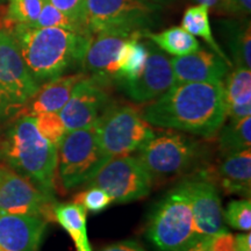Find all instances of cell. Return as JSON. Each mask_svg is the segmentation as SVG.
<instances>
[{"label": "cell", "instance_id": "obj_1", "mask_svg": "<svg viewBox=\"0 0 251 251\" xmlns=\"http://www.w3.org/2000/svg\"><path fill=\"white\" fill-rule=\"evenodd\" d=\"M142 115L155 127L213 139L227 119L224 81L175 83L149 103Z\"/></svg>", "mask_w": 251, "mask_h": 251}, {"label": "cell", "instance_id": "obj_2", "mask_svg": "<svg viewBox=\"0 0 251 251\" xmlns=\"http://www.w3.org/2000/svg\"><path fill=\"white\" fill-rule=\"evenodd\" d=\"M9 33L37 83L54 79L74 65H81L92 39L90 34L35 25H17Z\"/></svg>", "mask_w": 251, "mask_h": 251}, {"label": "cell", "instance_id": "obj_3", "mask_svg": "<svg viewBox=\"0 0 251 251\" xmlns=\"http://www.w3.org/2000/svg\"><path fill=\"white\" fill-rule=\"evenodd\" d=\"M0 157L40 190L54 196L57 148L40 134L33 117H19L9 126L0 142Z\"/></svg>", "mask_w": 251, "mask_h": 251}, {"label": "cell", "instance_id": "obj_4", "mask_svg": "<svg viewBox=\"0 0 251 251\" xmlns=\"http://www.w3.org/2000/svg\"><path fill=\"white\" fill-rule=\"evenodd\" d=\"M146 236L158 251H188L201 238L183 185L176 186L153 207Z\"/></svg>", "mask_w": 251, "mask_h": 251}, {"label": "cell", "instance_id": "obj_5", "mask_svg": "<svg viewBox=\"0 0 251 251\" xmlns=\"http://www.w3.org/2000/svg\"><path fill=\"white\" fill-rule=\"evenodd\" d=\"M137 151V159L153 181L171 179L192 170L200 162L202 147L188 135L165 130L156 133Z\"/></svg>", "mask_w": 251, "mask_h": 251}, {"label": "cell", "instance_id": "obj_6", "mask_svg": "<svg viewBox=\"0 0 251 251\" xmlns=\"http://www.w3.org/2000/svg\"><path fill=\"white\" fill-rule=\"evenodd\" d=\"M109 158L93 128L68 130L57 147V172L63 190L70 192L84 186Z\"/></svg>", "mask_w": 251, "mask_h": 251}, {"label": "cell", "instance_id": "obj_7", "mask_svg": "<svg viewBox=\"0 0 251 251\" xmlns=\"http://www.w3.org/2000/svg\"><path fill=\"white\" fill-rule=\"evenodd\" d=\"M100 146L111 157L137 151L156 131L133 106L111 105L93 126Z\"/></svg>", "mask_w": 251, "mask_h": 251}, {"label": "cell", "instance_id": "obj_8", "mask_svg": "<svg viewBox=\"0 0 251 251\" xmlns=\"http://www.w3.org/2000/svg\"><path fill=\"white\" fill-rule=\"evenodd\" d=\"M157 6L141 0H85L84 24L91 35L100 33L137 34L147 30Z\"/></svg>", "mask_w": 251, "mask_h": 251}, {"label": "cell", "instance_id": "obj_9", "mask_svg": "<svg viewBox=\"0 0 251 251\" xmlns=\"http://www.w3.org/2000/svg\"><path fill=\"white\" fill-rule=\"evenodd\" d=\"M153 181L137 157H111L84 187H98L108 193L113 202L126 203L149 196Z\"/></svg>", "mask_w": 251, "mask_h": 251}, {"label": "cell", "instance_id": "obj_10", "mask_svg": "<svg viewBox=\"0 0 251 251\" xmlns=\"http://www.w3.org/2000/svg\"><path fill=\"white\" fill-rule=\"evenodd\" d=\"M55 197L40 190L33 181L0 162V212L37 216L55 221Z\"/></svg>", "mask_w": 251, "mask_h": 251}, {"label": "cell", "instance_id": "obj_11", "mask_svg": "<svg viewBox=\"0 0 251 251\" xmlns=\"http://www.w3.org/2000/svg\"><path fill=\"white\" fill-rule=\"evenodd\" d=\"M11 33L0 29V94L8 111L19 108L39 89Z\"/></svg>", "mask_w": 251, "mask_h": 251}, {"label": "cell", "instance_id": "obj_12", "mask_svg": "<svg viewBox=\"0 0 251 251\" xmlns=\"http://www.w3.org/2000/svg\"><path fill=\"white\" fill-rule=\"evenodd\" d=\"M109 106L107 85L87 76L75 86L58 114L67 130L87 129L97 124Z\"/></svg>", "mask_w": 251, "mask_h": 251}, {"label": "cell", "instance_id": "obj_13", "mask_svg": "<svg viewBox=\"0 0 251 251\" xmlns=\"http://www.w3.org/2000/svg\"><path fill=\"white\" fill-rule=\"evenodd\" d=\"M180 184L186 191L194 225L200 237H209L226 230L221 199L215 184L200 174Z\"/></svg>", "mask_w": 251, "mask_h": 251}, {"label": "cell", "instance_id": "obj_14", "mask_svg": "<svg viewBox=\"0 0 251 251\" xmlns=\"http://www.w3.org/2000/svg\"><path fill=\"white\" fill-rule=\"evenodd\" d=\"M147 47L148 58L140 76L134 80L122 83L126 94L137 103L158 98L176 83L170 58L153 45Z\"/></svg>", "mask_w": 251, "mask_h": 251}, {"label": "cell", "instance_id": "obj_15", "mask_svg": "<svg viewBox=\"0 0 251 251\" xmlns=\"http://www.w3.org/2000/svg\"><path fill=\"white\" fill-rule=\"evenodd\" d=\"M135 35H142V33L131 35L124 33H100L93 35L81 63L87 75L91 74L90 77L96 78L106 85L112 79L115 80L118 59L122 47L126 41Z\"/></svg>", "mask_w": 251, "mask_h": 251}, {"label": "cell", "instance_id": "obj_16", "mask_svg": "<svg viewBox=\"0 0 251 251\" xmlns=\"http://www.w3.org/2000/svg\"><path fill=\"white\" fill-rule=\"evenodd\" d=\"M46 220L0 212V251H39Z\"/></svg>", "mask_w": 251, "mask_h": 251}, {"label": "cell", "instance_id": "obj_17", "mask_svg": "<svg viewBox=\"0 0 251 251\" xmlns=\"http://www.w3.org/2000/svg\"><path fill=\"white\" fill-rule=\"evenodd\" d=\"M176 83H222L229 64L214 51L198 49L185 56L170 59Z\"/></svg>", "mask_w": 251, "mask_h": 251}, {"label": "cell", "instance_id": "obj_18", "mask_svg": "<svg viewBox=\"0 0 251 251\" xmlns=\"http://www.w3.org/2000/svg\"><path fill=\"white\" fill-rule=\"evenodd\" d=\"M89 75L79 74L59 76L46 81L24 105L19 107V117H37L43 113H58L70 98L75 86Z\"/></svg>", "mask_w": 251, "mask_h": 251}, {"label": "cell", "instance_id": "obj_19", "mask_svg": "<svg viewBox=\"0 0 251 251\" xmlns=\"http://www.w3.org/2000/svg\"><path fill=\"white\" fill-rule=\"evenodd\" d=\"M220 187L228 194L250 198L251 150L250 148L225 155L215 170Z\"/></svg>", "mask_w": 251, "mask_h": 251}, {"label": "cell", "instance_id": "obj_20", "mask_svg": "<svg viewBox=\"0 0 251 251\" xmlns=\"http://www.w3.org/2000/svg\"><path fill=\"white\" fill-rule=\"evenodd\" d=\"M226 114L230 120H241L251 114V71L235 68L224 83Z\"/></svg>", "mask_w": 251, "mask_h": 251}, {"label": "cell", "instance_id": "obj_21", "mask_svg": "<svg viewBox=\"0 0 251 251\" xmlns=\"http://www.w3.org/2000/svg\"><path fill=\"white\" fill-rule=\"evenodd\" d=\"M86 215L85 208L76 202L56 203L54 207L55 221L70 235L76 251H93L87 236Z\"/></svg>", "mask_w": 251, "mask_h": 251}, {"label": "cell", "instance_id": "obj_22", "mask_svg": "<svg viewBox=\"0 0 251 251\" xmlns=\"http://www.w3.org/2000/svg\"><path fill=\"white\" fill-rule=\"evenodd\" d=\"M220 28L236 68H251V27L250 20H222Z\"/></svg>", "mask_w": 251, "mask_h": 251}, {"label": "cell", "instance_id": "obj_23", "mask_svg": "<svg viewBox=\"0 0 251 251\" xmlns=\"http://www.w3.org/2000/svg\"><path fill=\"white\" fill-rule=\"evenodd\" d=\"M142 37L149 39L159 49L176 57L192 54L201 48L196 37L181 27H171L161 33H151L147 29L143 30Z\"/></svg>", "mask_w": 251, "mask_h": 251}, {"label": "cell", "instance_id": "obj_24", "mask_svg": "<svg viewBox=\"0 0 251 251\" xmlns=\"http://www.w3.org/2000/svg\"><path fill=\"white\" fill-rule=\"evenodd\" d=\"M142 35L131 36L125 42L118 59V71L115 80L130 81L140 76L147 58L148 47L140 41Z\"/></svg>", "mask_w": 251, "mask_h": 251}, {"label": "cell", "instance_id": "obj_25", "mask_svg": "<svg viewBox=\"0 0 251 251\" xmlns=\"http://www.w3.org/2000/svg\"><path fill=\"white\" fill-rule=\"evenodd\" d=\"M208 12L209 9L205 5H194L187 7L183 15V20H181V28H184L187 33L192 34L193 36L202 37L207 45L211 47L213 51L221 58H224L231 68L233 62L226 55V52L221 49L213 35Z\"/></svg>", "mask_w": 251, "mask_h": 251}, {"label": "cell", "instance_id": "obj_26", "mask_svg": "<svg viewBox=\"0 0 251 251\" xmlns=\"http://www.w3.org/2000/svg\"><path fill=\"white\" fill-rule=\"evenodd\" d=\"M219 148L224 155L237 152L251 146V117L230 120L219 130Z\"/></svg>", "mask_w": 251, "mask_h": 251}, {"label": "cell", "instance_id": "obj_27", "mask_svg": "<svg viewBox=\"0 0 251 251\" xmlns=\"http://www.w3.org/2000/svg\"><path fill=\"white\" fill-rule=\"evenodd\" d=\"M43 4L45 0H9L0 29L11 31L17 25L35 24Z\"/></svg>", "mask_w": 251, "mask_h": 251}, {"label": "cell", "instance_id": "obj_28", "mask_svg": "<svg viewBox=\"0 0 251 251\" xmlns=\"http://www.w3.org/2000/svg\"><path fill=\"white\" fill-rule=\"evenodd\" d=\"M31 25H35L37 27L63 28V29L77 31V33L90 34L89 30L83 25L76 23V21H74L72 19L67 17L64 13H62L54 5L50 4L48 0H45V4H43V7L41 9L39 18H37L35 24Z\"/></svg>", "mask_w": 251, "mask_h": 251}, {"label": "cell", "instance_id": "obj_29", "mask_svg": "<svg viewBox=\"0 0 251 251\" xmlns=\"http://www.w3.org/2000/svg\"><path fill=\"white\" fill-rule=\"evenodd\" d=\"M224 221L231 228L242 231H250L251 229V200L243 198L233 200L222 209Z\"/></svg>", "mask_w": 251, "mask_h": 251}, {"label": "cell", "instance_id": "obj_30", "mask_svg": "<svg viewBox=\"0 0 251 251\" xmlns=\"http://www.w3.org/2000/svg\"><path fill=\"white\" fill-rule=\"evenodd\" d=\"M34 120L40 134L57 148L68 131L58 113H43L34 117Z\"/></svg>", "mask_w": 251, "mask_h": 251}, {"label": "cell", "instance_id": "obj_31", "mask_svg": "<svg viewBox=\"0 0 251 251\" xmlns=\"http://www.w3.org/2000/svg\"><path fill=\"white\" fill-rule=\"evenodd\" d=\"M74 202L79 203L86 212L91 213H99L114 203L111 196L98 187H84L81 192L75 196Z\"/></svg>", "mask_w": 251, "mask_h": 251}, {"label": "cell", "instance_id": "obj_32", "mask_svg": "<svg viewBox=\"0 0 251 251\" xmlns=\"http://www.w3.org/2000/svg\"><path fill=\"white\" fill-rule=\"evenodd\" d=\"M48 1L51 5H54L56 8L59 9L62 13L67 15V17L85 27V24H84V5H85V0H48Z\"/></svg>", "mask_w": 251, "mask_h": 251}, {"label": "cell", "instance_id": "obj_33", "mask_svg": "<svg viewBox=\"0 0 251 251\" xmlns=\"http://www.w3.org/2000/svg\"><path fill=\"white\" fill-rule=\"evenodd\" d=\"M197 5H205L208 9H212L216 14L227 15V17H237L240 15L234 0H192Z\"/></svg>", "mask_w": 251, "mask_h": 251}, {"label": "cell", "instance_id": "obj_34", "mask_svg": "<svg viewBox=\"0 0 251 251\" xmlns=\"http://www.w3.org/2000/svg\"><path fill=\"white\" fill-rule=\"evenodd\" d=\"M99 251H147L144 248L135 242L133 240H126L120 241V242L109 244V246L102 248Z\"/></svg>", "mask_w": 251, "mask_h": 251}, {"label": "cell", "instance_id": "obj_35", "mask_svg": "<svg viewBox=\"0 0 251 251\" xmlns=\"http://www.w3.org/2000/svg\"><path fill=\"white\" fill-rule=\"evenodd\" d=\"M235 5L238 9L240 15L250 14L251 12V0H234Z\"/></svg>", "mask_w": 251, "mask_h": 251}, {"label": "cell", "instance_id": "obj_36", "mask_svg": "<svg viewBox=\"0 0 251 251\" xmlns=\"http://www.w3.org/2000/svg\"><path fill=\"white\" fill-rule=\"evenodd\" d=\"M141 1L146 2V4L153 5V6H157V7L162 8L164 5L170 4L172 0H141Z\"/></svg>", "mask_w": 251, "mask_h": 251}, {"label": "cell", "instance_id": "obj_37", "mask_svg": "<svg viewBox=\"0 0 251 251\" xmlns=\"http://www.w3.org/2000/svg\"><path fill=\"white\" fill-rule=\"evenodd\" d=\"M9 111H8V105L7 102L5 101V99L2 98V96L0 94V117L4 114H7Z\"/></svg>", "mask_w": 251, "mask_h": 251}]
</instances>
